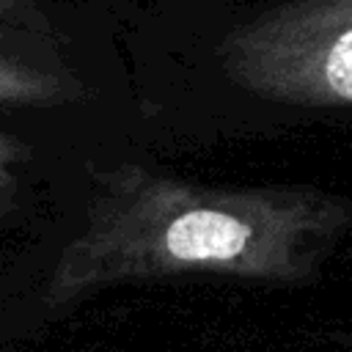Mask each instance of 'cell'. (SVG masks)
I'll list each match as a JSON object with an SVG mask.
<instances>
[{
	"instance_id": "6da1fadb",
	"label": "cell",
	"mask_w": 352,
	"mask_h": 352,
	"mask_svg": "<svg viewBox=\"0 0 352 352\" xmlns=\"http://www.w3.org/2000/svg\"><path fill=\"white\" fill-rule=\"evenodd\" d=\"M88 173L82 228L44 286L50 308L176 275L300 286L352 234V195L316 187H206L135 162Z\"/></svg>"
},
{
	"instance_id": "7a4b0ae2",
	"label": "cell",
	"mask_w": 352,
	"mask_h": 352,
	"mask_svg": "<svg viewBox=\"0 0 352 352\" xmlns=\"http://www.w3.org/2000/svg\"><path fill=\"white\" fill-rule=\"evenodd\" d=\"M85 96L55 44L0 41V107H55Z\"/></svg>"
},
{
	"instance_id": "3957f363",
	"label": "cell",
	"mask_w": 352,
	"mask_h": 352,
	"mask_svg": "<svg viewBox=\"0 0 352 352\" xmlns=\"http://www.w3.org/2000/svg\"><path fill=\"white\" fill-rule=\"evenodd\" d=\"M0 41L52 44L47 19L38 14L36 0H0Z\"/></svg>"
},
{
	"instance_id": "277c9868",
	"label": "cell",
	"mask_w": 352,
	"mask_h": 352,
	"mask_svg": "<svg viewBox=\"0 0 352 352\" xmlns=\"http://www.w3.org/2000/svg\"><path fill=\"white\" fill-rule=\"evenodd\" d=\"M28 160L30 148L16 135L0 129V220H6L19 204L22 165Z\"/></svg>"
}]
</instances>
